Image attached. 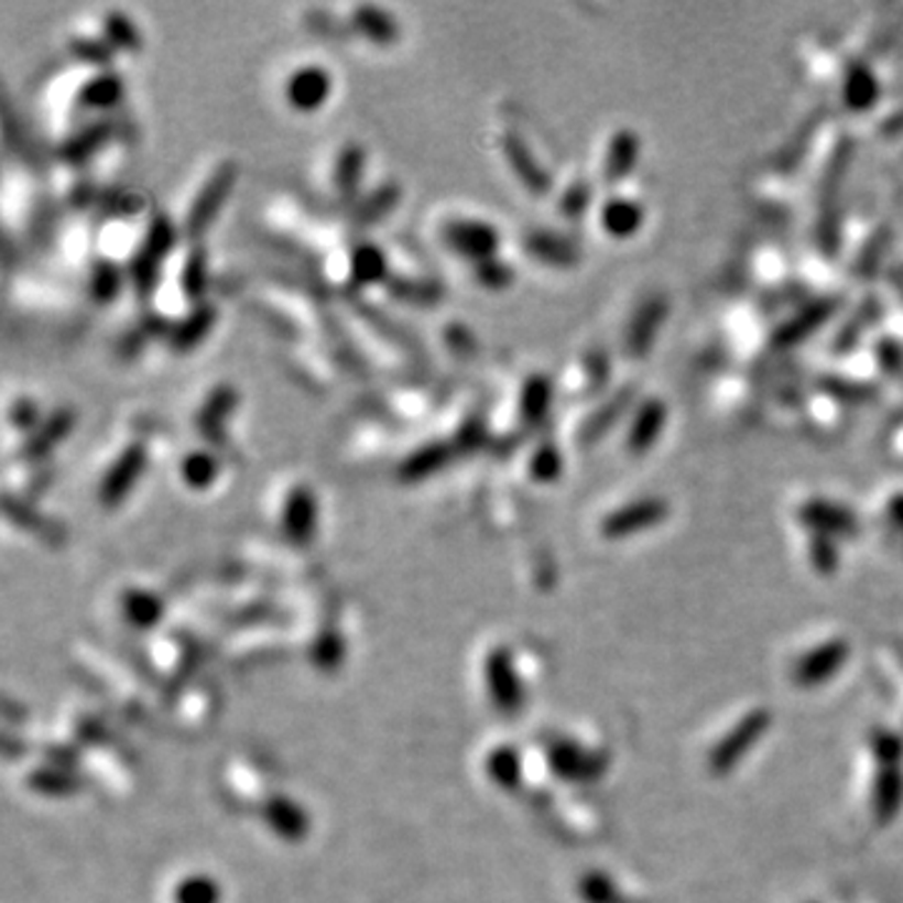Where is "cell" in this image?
I'll return each mask as SVG.
<instances>
[{
  "label": "cell",
  "instance_id": "cell-18",
  "mask_svg": "<svg viewBox=\"0 0 903 903\" xmlns=\"http://www.w3.org/2000/svg\"><path fill=\"white\" fill-rule=\"evenodd\" d=\"M525 247L532 257L545 261V264L570 266L577 259V249L573 247V241H567L550 231H532L525 241Z\"/></svg>",
  "mask_w": 903,
  "mask_h": 903
},
{
  "label": "cell",
  "instance_id": "cell-15",
  "mask_svg": "<svg viewBox=\"0 0 903 903\" xmlns=\"http://www.w3.org/2000/svg\"><path fill=\"white\" fill-rule=\"evenodd\" d=\"M214 319H216L214 306L211 304H198L196 309L188 312L184 319L171 327V331H168L171 347H174L176 351L194 349L198 341H202L206 334L211 331Z\"/></svg>",
  "mask_w": 903,
  "mask_h": 903
},
{
  "label": "cell",
  "instance_id": "cell-42",
  "mask_svg": "<svg viewBox=\"0 0 903 903\" xmlns=\"http://www.w3.org/2000/svg\"><path fill=\"white\" fill-rule=\"evenodd\" d=\"M875 113H879L875 133H893L903 129V101H883L881 108H875Z\"/></svg>",
  "mask_w": 903,
  "mask_h": 903
},
{
  "label": "cell",
  "instance_id": "cell-40",
  "mask_svg": "<svg viewBox=\"0 0 903 903\" xmlns=\"http://www.w3.org/2000/svg\"><path fill=\"white\" fill-rule=\"evenodd\" d=\"M70 48L78 58H84L88 63H98V66H106L108 58H111V43L96 41V39H74Z\"/></svg>",
  "mask_w": 903,
  "mask_h": 903
},
{
  "label": "cell",
  "instance_id": "cell-17",
  "mask_svg": "<svg viewBox=\"0 0 903 903\" xmlns=\"http://www.w3.org/2000/svg\"><path fill=\"white\" fill-rule=\"evenodd\" d=\"M387 257L384 251L374 247V243H359V247L351 251L349 257V276L355 279V284H379L387 279Z\"/></svg>",
  "mask_w": 903,
  "mask_h": 903
},
{
  "label": "cell",
  "instance_id": "cell-5",
  "mask_svg": "<svg viewBox=\"0 0 903 903\" xmlns=\"http://www.w3.org/2000/svg\"><path fill=\"white\" fill-rule=\"evenodd\" d=\"M667 314V300L661 294L648 296L645 302L638 304V309L628 316L625 329H622V349L628 357H640L653 347L657 331L663 329Z\"/></svg>",
  "mask_w": 903,
  "mask_h": 903
},
{
  "label": "cell",
  "instance_id": "cell-34",
  "mask_svg": "<svg viewBox=\"0 0 903 903\" xmlns=\"http://www.w3.org/2000/svg\"><path fill=\"white\" fill-rule=\"evenodd\" d=\"M181 289L188 300H198L206 289V254L204 249H194L186 257L184 269H181Z\"/></svg>",
  "mask_w": 903,
  "mask_h": 903
},
{
  "label": "cell",
  "instance_id": "cell-27",
  "mask_svg": "<svg viewBox=\"0 0 903 903\" xmlns=\"http://www.w3.org/2000/svg\"><path fill=\"white\" fill-rule=\"evenodd\" d=\"M803 420H810L808 424L824 432H838L846 420V414L841 402H838V396L820 392L816 396H810L808 404L803 402Z\"/></svg>",
  "mask_w": 903,
  "mask_h": 903
},
{
  "label": "cell",
  "instance_id": "cell-22",
  "mask_svg": "<svg viewBox=\"0 0 903 903\" xmlns=\"http://www.w3.org/2000/svg\"><path fill=\"white\" fill-rule=\"evenodd\" d=\"M580 361L583 365H575L570 372V392L577 396L595 394L608 379V357L605 351H587Z\"/></svg>",
  "mask_w": 903,
  "mask_h": 903
},
{
  "label": "cell",
  "instance_id": "cell-14",
  "mask_svg": "<svg viewBox=\"0 0 903 903\" xmlns=\"http://www.w3.org/2000/svg\"><path fill=\"white\" fill-rule=\"evenodd\" d=\"M121 96H123L121 78L116 76L113 70L104 68L80 84L78 94H76V104L80 108H88V111H106V108L119 104Z\"/></svg>",
  "mask_w": 903,
  "mask_h": 903
},
{
  "label": "cell",
  "instance_id": "cell-19",
  "mask_svg": "<svg viewBox=\"0 0 903 903\" xmlns=\"http://www.w3.org/2000/svg\"><path fill=\"white\" fill-rule=\"evenodd\" d=\"M314 514H316V502L309 487H294L286 497L284 504V525L292 532L294 537H306L314 527Z\"/></svg>",
  "mask_w": 903,
  "mask_h": 903
},
{
  "label": "cell",
  "instance_id": "cell-32",
  "mask_svg": "<svg viewBox=\"0 0 903 903\" xmlns=\"http://www.w3.org/2000/svg\"><path fill=\"white\" fill-rule=\"evenodd\" d=\"M530 477L537 482H553L557 480V475L563 472V457H559V449L553 442H542L535 447V452L530 455Z\"/></svg>",
  "mask_w": 903,
  "mask_h": 903
},
{
  "label": "cell",
  "instance_id": "cell-16",
  "mask_svg": "<svg viewBox=\"0 0 903 903\" xmlns=\"http://www.w3.org/2000/svg\"><path fill=\"white\" fill-rule=\"evenodd\" d=\"M550 402H553V384H550V379L545 374H530L522 382L518 402L522 424H537L545 420Z\"/></svg>",
  "mask_w": 903,
  "mask_h": 903
},
{
  "label": "cell",
  "instance_id": "cell-24",
  "mask_svg": "<svg viewBox=\"0 0 903 903\" xmlns=\"http://www.w3.org/2000/svg\"><path fill=\"white\" fill-rule=\"evenodd\" d=\"M751 271L758 279V284L781 289L788 284L791 266H788V259H785V254L779 247H763L753 254Z\"/></svg>",
  "mask_w": 903,
  "mask_h": 903
},
{
  "label": "cell",
  "instance_id": "cell-25",
  "mask_svg": "<svg viewBox=\"0 0 903 903\" xmlns=\"http://www.w3.org/2000/svg\"><path fill=\"white\" fill-rule=\"evenodd\" d=\"M712 400L722 410V414H728V417H740V414L753 412L755 406V390L751 384V379H726V384L718 387V392L712 394Z\"/></svg>",
  "mask_w": 903,
  "mask_h": 903
},
{
  "label": "cell",
  "instance_id": "cell-30",
  "mask_svg": "<svg viewBox=\"0 0 903 903\" xmlns=\"http://www.w3.org/2000/svg\"><path fill=\"white\" fill-rule=\"evenodd\" d=\"M216 475H219V463H216L211 452L194 449L181 459V477H184L186 485L194 487V490L209 487L216 480Z\"/></svg>",
  "mask_w": 903,
  "mask_h": 903
},
{
  "label": "cell",
  "instance_id": "cell-37",
  "mask_svg": "<svg viewBox=\"0 0 903 903\" xmlns=\"http://www.w3.org/2000/svg\"><path fill=\"white\" fill-rule=\"evenodd\" d=\"M590 184H587L585 178H575L573 184L565 188V194L559 196L557 209L559 214H565L567 219H575V216H580L587 206H590Z\"/></svg>",
  "mask_w": 903,
  "mask_h": 903
},
{
  "label": "cell",
  "instance_id": "cell-35",
  "mask_svg": "<svg viewBox=\"0 0 903 903\" xmlns=\"http://www.w3.org/2000/svg\"><path fill=\"white\" fill-rule=\"evenodd\" d=\"M119 289H121V271L113 264H108V261L96 264L94 274H90V294H94L98 302L108 304L116 294H119Z\"/></svg>",
  "mask_w": 903,
  "mask_h": 903
},
{
  "label": "cell",
  "instance_id": "cell-38",
  "mask_svg": "<svg viewBox=\"0 0 903 903\" xmlns=\"http://www.w3.org/2000/svg\"><path fill=\"white\" fill-rule=\"evenodd\" d=\"M475 276H477V282L487 289H504V286H510L514 274H512L510 264H504V261L494 257V259H487V261H480V264H475Z\"/></svg>",
  "mask_w": 903,
  "mask_h": 903
},
{
  "label": "cell",
  "instance_id": "cell-12",
  "mask_svg": "<svg viewBox=\"0 0 903 903\" xmlns=\"http://www.w3.org/2000/svg\"><path fill=\"white\" fill-rule=\"evenodd\" d=\"M598 224L605 233H610V237H618V239H625L630 233H635L640 226H643L645 219V209L640 206L635 198H628V196H616V198H608L600 206V214H598Z\"/></svg>",
  "mask_w": 903,
  "mask_h": 903
},
{
  "label": "cell",
  "instance_id": "cell-1",
  "mask_svg": "<svg viewBox=\"0 0 903 903\" xmlns=\"http://www.w3.org/2000/svg\"><path fill=\"white\" fill-rule=\"evenodd\" d=\"M174 239H176V231H174V224L168 221V216L166 214L153 216L146 233H143L139 251L133 254L131 269H129L131 284L135 292L146 296L151 289L156 286L161 261L166 259L171 247H174Z\"/></svg>",
  "mask_w": 903,
  "mask_h": 903
},
{
  "label": "cell",
  "instance_id": "cell-10",
  "mask_svg": "<svg viewBox=\"0 0 903 903\" xmlns=\"http://www.w3.org/2000/svg\"><path fill=\"white\" fill-rule=\"evenodd\" d=\"M665 429V404L661 400H645L638 406L635 414L628 424L625 432V447L632 455H643L655 445Z\"/></svg>",
  "mask_w": 903,
  "mask_h": 903
},
{
  "label": "cell",
  "instance_id": "cell-36",
  "mask_svg": "<svg viewBox=\"0 0 903 903\" xmlns=\"http://www.w3.org/2000/svg\"><path fill=\"white\" fill-rule=\"evenodd\" d=\"M396 202V188L394 186H379L377 192L369 194L365 202L359 204L357 209V219L359 224H372L379 216H384L387 211L392 209Z\"/></svg>",
  "mask_w": 903,
  "mask_h": 903
},
{
  "label": "cell",
  "instance_id": "cell-7",
  "mask_svg": "<svg viewBox=\"0 0 903 903\" xmlns=\"http://www.w3.org/2000/svg\"><path fill=\"white\" fill-rule=\"evenodd\" d=\"M331 94V74L324 66H302L289 76L284 86L286 104L294 111L312 113L327 104Z\"/></svg>",
  "mask_w": 903,
  "mask_h": 903
},
{
  "label": "cell",
  "instance_id": "cell-43",
  "mask_svg": "<svg viewBox=\"0 0 903 903\" xmlns=\"http://www.w3.org/2000/svg\"><path fill=\"white\" fill-rule=\"evenodd\" d=\"M886 452H889V457L893 459V463L903 465V420L899 422V427L889 435Z\"/></svg>",
  "mask_w": 903,
  "mask_h": 903
},
{
  "label": "cell",
  "instance_id": "cell-8",
  "mask_svg": "<svg viewBox=\"0 0 903 903\" xmlns=\"http://www.w3.org/2000/svg\"><path fill=\"white\" fill-rule=\"evenodd\" d=\"M638 151V135L630 129L612 131L608 139H605V146L600 151V176L605 184H618L620 178H625L632 166H635Z\"/></svg>",
  "mask_w": 903,
  "mask_h": 903
},
{
  "label": "cell",
  "instance_id": "cell-6",
  "mask_svg": "<svg viewBox=\"0 0 903 903\" xmlns=\"http://www.w3.org/2000/svg\"><path fill=\"white\" fill-rule=\"evenodd\" d=\"M848 156V141L841 133L838 126H828L824 131V139L810 141L808 146V176L813 178L810 184H816L818 188H826L828 184H834L836 176L841 174V168L846 166Z\"/></svg>",
  "mask_w": 903,
  "mask_h": 903
},
{
  "label": "cell",
  "instance_id": "cell-29",
  "mask_svg": "<svg viewBox=\"0 0 903 903\" xmlns=\"http://www.w3.org/2000/svg\"><path fill=\"white\" fill-rule=\"evenodd\" d=\"M351 21H355L357 29L374 43H392L396 39V33H400L394 18L377 6H359L355 15H351Z\"/></svg>",
  "mask_w": 903,
  "mask_h": 903
},
{
  "label": "cell",
  "instance_id": "cell-31",
  "mask_svg": "<svg viewBox=\"0 0 903 903\" xmlns=\"http://www.w3.org/2000/svg\"><path fill=\"white\" fill-rule=\"evenodd\" d=\"M108 133H111V123H108V121H98V123L86 126V129H80L76 135H70L66 146H63V159L74 161V164L88 159L90 153L104 146Z\"/></svg>",
  "mask_w": 903,
  "mask_h": 903
},
{
  "label": "cell",
  "instance_id": "cell-2",
  "mask_svg": "<svg viewBox=\"0 0 903 903\" xmlns=\"http://www.w3.org/2000/svg\"><path fill=\"white\" fill-rule=\"evenodd\" d=\"M237 164L233 161H221L219 166L211 171V176L206 178V184L202 186V192L196 194L194 204L188 206L184 229L188 237H198V233L209 229V224L216 219V214L229 196L233 181H237Z\"/></svg>",
  "mask_w": 903,
  "mask_h": 903
},
{
  "label": "cell",
  "instance_id": "cell-33",
  "mask_svg": "<svg viewBox=\"0 0 903 903\" xmlns=\"http://www.w3.org/2000/svg\"><path fill=\"white\" fill-rule=\"evenodd\" d=\"M104 31H106V39L116 48H123V51H135L141 45L139 41V31H135V25L131 23L129 15L123 13H108L106 15V23H104Z\"/></svg>",
  "mask_w": 903,
  "mask_h": 903
},
{
  "label": "cell",
  "instance_id": "cell-9",
  "mask_svg": "<svg viewBox=\"0 0 903 903\" xmlns=\"http://www.w3.org/2000/svg\"><path fill=\"white\" fill-rule=\"evenodd\" d=\"M143 465H146V449H143L141 445L126 447L121 455L116 457V463L108 467L104 485H101V500L106 504L119 502L121 497L133 487L135 477L143 472Z\"/></svg>",
  "mask_w": 903,
  "mask_h": 903
},
{
  "label": "cell",
  "instance_id": "cell-13",
  "mask_svg": "<svg viewBox=\"0 0 903 903\" xmlns=\"http://www.w3.org/2000/svg\"><path fill=\"white\" fill-rule=\"evenodd\" d=\"M74 412L66 410H56L51 412L48 417H43L39 427H35L29 437H25V445H23V457L25 459H39L43 455H48V452L58 445V442L68 435L70 429H74Z\"/></svg>",
  "mask_w": 903,
  "mask_h": 903
},
{
  "label": "cell",
  "instance_id": "cell-20",
  "mask_svg": "<svg viewBox=\"0 0 903 903\" xmlns=\"http://www.w3.org/2000/svg\"><path fill=\"white\" fill-rule=\"evenodd\" d=\"M361 176H365V149L357 143H347L334 164V186L341 196L351 198L359 192Z\"/></svg>",
  "mask_w": 903,
  "mask_h": 903
},
{
  "label": "cell",
  "instance_id": "cell-41",
  "mask_svg": "<svg viewBox=\"0 0 903 903\" xmlns=\"http://www.w3.org/2000/svg\"><path fill=\"white\" fill-rule=\"evenodd\" d=\"M8 417H11V424L15 429H29L31 432L41 424V412L35 402L31 400H15V404L11 406V412H8Z\"/></svg>",
  "mask_w": 903,
  "mask_h": 903
},
{
  "label": "cell",
  "instance_id": "cell-3",
  "mask_svg": "<svg viewBox=\"0 0 903 903\" xmlns=\"http://www.w3.org/2000/svg\"><path fill=\"white\" fill-rule=\"evenodd\" d=\"M447 247L455 254L472 259L475 264L480 261L494 259L497 249H500V231L492 224L477 221V219H455L442 229Z\"/></svg>",
  "mask_w": 903,
  "mask_h": 903
},
{
  "label": "cell",
  "instance_id": "cell-11",
  "mask_svg": "<svg viewBox=\"0 0 903 903\" xmlns=\"http://www.w3.org/2000/svg\"><path fill=\"white\" fill-rule=\"evenodd\" d=\"M500 146L504 153H508L510 166L514 174H518L522 184H525L532 194H545L550 188V176H547V171L537 164L535 153L527 149L525 139H520L518 133L508 131L500 139Z\"/></svg>",
  "mask_w": 903,
  "mask_h": 903
},
{
  "label": "cell",
  "instance_id": "cell-26",
  "mask_svg": "<svg viewBox=\"0 0 903 903\" xmlns=\"http://www.w3.org/2000/svg\"><path fill=\"white\" fill-rule=\"evenodd\" d=\"M665 514V504L661 500H638L635 504L616 510L608 518V527L616 532H632L645 527L648 522L661 520Z\"/></svg>",
  "mask_w": 903,
  "mask_h": 903
},
{
  "label": "cell",
  "instance_id": "cell-21",
  "mask_svg": "<svg viewBox=\"0 0 903 903\" xmlns=\"http://www.w3.org/2000/svg\"><path fill=\"white\" fill-rule=\"evenodd\" d=\"M452 457V449L447 442H429L420 449H414L410 457L404 459V465L400 469V475L404 480H420V477H427L432 472H437L439 467H445Z\"/></svg>",
  "mask_w": 903,
  "mask_h": 903
},
{
  "label": "cell",
  "instance_id": "cell-23",
  "mask_svg": "<svg viewBox=\"0 0 903 903\" xmlns=\"http://www.w3.org/2000/svg\"><path fill=\"white\" fill-rule=\"evenodd\" d=\"M628 402H630L628 392L605 396L598 410H595L592 414H587L585 422L580 424V429H577V439H580V445H590L595 437H600V432L608 429L612 420H618V414L625 412Z\"/></svg>",
  "mask_w": 903,
  "mask_h": 903
},
{
  "label": "cell",
  "instance_id": "cell-28",
  "mask_svg": "<svg viewBox=\"0 0 903 903\" xmlns=\"http://www.w3.org/2000/svg\"><path fill=\"white\" fill-rule=\"evenodd\" d=\"M233 402H237V392H233L229 384L216 387V390L209 394V400L204 402V406L196 414L198 432H204L206 437H214L216 427H219V424L226 420V414L233 410Z\"/></svg>",
  "mask_w": 903,
  "mask_h": 903
},
{
  "label": "cell",
  "instance_id": "cell-4",
  "mask_svg": "<svg viewBox=\"0 0 903 903\" xmlns=\"http://www.w3.org/2000/svg\"><path fill=\"white\" fill-rule=\"evenodd\" d=\"M844 251L848 259V266L853 271H869L875 261H879L881 251L886 249V226L881 219H871V216H858V219L848 221V229L844 231Z\"/></svg>",
  "mask_w": 903,
  "mask_h": 903
},
{
  "label": "cell",
  "instance_id": "cell-39",
  "mask_svg": "<svg viewBox=\"0 0 903 903\" xmlns=\"http://www.w3.org/2000/svg\"><path fill=\"white\" fill-rule=\"evenodd\" d=\"M390 289H392V294L400 296V300H410L414 304H424L427 300H435L437 296L435 286L414 282V279H392Z\"/></svg>",
  "mask_w": 903,
  "mask_h": 903
}]
</instances>
